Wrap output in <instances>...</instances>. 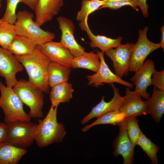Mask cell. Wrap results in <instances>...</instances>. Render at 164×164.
<instances>
[{"label":"cell","mask_w":164,"mask_h":164,"mask_svg":"<svg viewBox=\"0 0 164 164\" xmlns=\"http://www.w3.org/2000/svg\"><path fill=\"white\" fill-rule=\"evenodd\" d=\"M14 56L25 68L29 82L43 93H49L48 67L50 61L42 53L40 46L37 45L31 54Z\"/></svg>","instance_id":"obj_1"},{"label":"cell","mask_w":164,"mask_h":164,"mask_svg":"<svg viewBox=\"0 0 164 164\" xmlns=\"http://www.w3.org/2000/svg\"><path fill=\"white\" fill-rule=\"evenodd\" d=\"M58 107L51 105L46 117L43 120H38L35 141L39 148L46 147L54 143L61 142L66 135L64 126L57 121Z\"/></svg>","instance_id":"obj_2"},{"label":"cell","mask_w":164,"mask_h":164,"mask_svg":"<svg viewBox=\"0 0 164 164\" xmlns=\"http://www.w3.org/2000/svg\"><path fill=\"white\" fill-rule=\"evenodd\" d=\"M14 26L16 35L26 37L41 46L52 41L55 34L42 29L33 20L34 15L26 10L19 11Z\"/></svg>","instance_id":"obj_3"},{"label":"cell","mask_w":164,"mask_h":164,"mask_svg":"<svg viewBox=\"0 0 164 164\" xmlns=\"http://www.w3.org/2000/svg\"><path fill=\"white\" fill-rule=\"evenodd\" d=\"M0 108L3 110L6 124L18 121H30L24 111L23 103L12 88L5 86L0 80Z\"/></svg>","instance_id":"obj_4"},{"label":"cell","mask_w":164,"mask_h":164,"mask_svg":"<svg viewBox=\"0 0 164 164\" xmlns=\"http://www.w3.org/2000/svg\"><path fill=\"white\" fill-rule=\"evenodd\" d=\"M23 103L30 109L29 115L31 118H39L43 116V92L24 80L18 81L12 87Z\"/></svg>","instance_id":"obj_5"},{"label":"cell","mask_w":164,"mask_h":164,"mask_svg":"<svg viewBox=\"0 0 164 164\" xmlns=\"http://www.w3.org/2000/svg\"><path fill=\"white\" fill-rule=\"evenodd\" d=\"M7 124L8 132L5 142L25 149L32 145L35 140L36 124L30 121L18 120Z\"/></svg>","instance_id":"obj_6"},{"label":"cell","mask_w":164,"mask_h":164,"mask_svg":"<svg viewBox=\"0 0 164 164\" xmlns=\"http://www.w3.org/2000/svg\"><path fill=\"white\" fill-rule=\"evenodd\" d=\"M148 28L145 26L138 31L137 41L134 44L129 71L135 72L143 64L147 57L154 51L160 48L159 43L151 42L147 37Z\"/></svg>","instance_id":"obj_7"},{"label":"cell","mask_w":164,"mask_h":164,"mask_svg":"<svg viewBox=\"0 0 164 164\" xmlns=\"http://www.w3.org/2000/svg\"><path fill=\"white\" fill-rule=\"evenodd\" d=\"M134 44L128 42L121 44L115 49L111 48L104 52L113 62L115 74L121 79L128 75Z\"/></svg>","instance_id":"obj_8"},{"label":"cell","mask_w":164,"mask_h":164,"mask_svg":"<svg viewBox=\"0 0 164 164\" xmlns=\"http://www.w3.org/2000/svg\"><path fill=\"white\" fill-rule=\"evenodd\" d=\"M100 60V65L97 71L92 75H87L88 84L94 87L101 86L104 83L113 84L116 83L129 88L134 86L132 83L126 81L117 76L110 70L104 59V52L97 51Z\"/></svg>","instance_id":"obj_9"},{"label":"cell","mask_w":164,"mask_h":164,"mask_svg":"<svg viewBox=\"0 0 164 164\" xmlns=\"http://www.w3.org/2000/svg\"><path fill=\"white\" fill-rule=\"evenodd\" d=\"M23 68L13 54L0 46V76L5 79L6 86L13 87L18 81L16 77L17 73Z\"/></svg>","instance_id":"obj_10"},{"label":"cell","mask_w":164,"mask_h":164,"mask_svg":"<svg viewBox=\"0 0 164 164\" xmlns=\"http://www.w3.org/2000/svg\"><path fill=\"white\" fill-rule=\"evenodd\" d=\"M59 28L61 32L60 42L70 52L74 57L81 56L85 52V49L76 41L74 36L75 29L73 22L62 16L57 18Z\"/></svg>","instance_id":"obj_11"},{"label":"cell","mask_w":164,"mask_h":164,"mask_svg":"<svg viewBox=\"0 0 164 164\" xmlns=\"http://www.w3.org/2000/svg\"><path fill=\"white\" fill-rule=\"evenodd\" d=\"M114 96L108 102L104 100V96L102 97L100 102L93 107L90 112L83 117L81 121L82 125H84L94 118H97L102 115L109 112L119 110L124 100V97L120 95L119 89L114 84H111Z\"/></svg>","instance_id":"obj_12"},{"label":"cell","mask_w":164,"mask_h":164,"mask_svg":"<svg viewBox=\"0 0 164 164\" xmlns=\"http://www.w3.org/2000/svg\"><path fill=\"white\" fill-rule=\"evenodd\" d=\"M155 70L153 61L148 59L144 63L138 70L135 72L130 80L135 86V91H137L145 99L147 100L150 97L147 92V88L152 85L151 78Z\"/></svg>","instance_id":"obj_13"},{"label":"cell","mask_w":164,"mask_h":164,"mask_svg":"<svg viewBox=\"0 0 164 164\" xmlns=\"http://www.w3.org/2000/svg\"><path fill=\"white\" fill-rule=\"evenodd\" d=\"M119 132L114 141L113 155L117 157L122 156L124 164H132L133 162L134 148L128 135L126 128L125 118L118 125Z\"/></svg>","instance_id":"obj_14"},{"label":"cell","mask_w":164,"mask_h":164,"mask_svg":"<svg viewBox=\"0 0 164 164\" xmlns=\"http://www.w3.org/2000/svg\"><path fill=\"white\" fill-rule=\"evenodd\" d=\"M40 47L42 53L50 62L71 68L74 57L60 42L51 41Z\"/></svg>","instance_id":"obj_15"},{"label":"cell","mask_w":164,"mask_h":164,"mask_svg":"<svg viewBox=\"0 0 164 164\" xmlns=\"http://www.w3.org/2000/svg\"><path fill=\"white\" fill-rule=\"evenodd\" d=\"M125 93L124 101L119 110L125 118L147 114L145 101L137 91H132L126 87Z\"/></svg>","instance_id":"obj_16"},{"label":"cell","mask_w":164,"mask_h":164,"mask_svg":"<svg viewBox=\"0 0 164 164\" xmlns=\"http://www.w3.org/2000/svg\"><path fill=\"white\" fill-rule=\"evenodd\" d=\"M64 0H38L35 10V21L40 26L51 20L59 12Z\"/></svg>","instance_id":"obj_17"},{"label":"cell","mask_w":164,"mask_h":164,"mask_svg":"<svg viewBox=\"0 0 164 164\" xmlns=\"http://www.w3.org/2000/svg\"><path fill=\"white\" fill-rule=\"evenodd\" d=\"M87 19H86L80 22L79 25L81 30L86 32L91 40L90 45L92 48H98L104 52L121 44L122 39V37L121 36L116 39H112L104 36L94 35L88 25Z\"/></svg>","instance_id":"obj_18"},{"label":"cell","mask_w":164,"mask_h":164,"mask_svg":"<svg viewBox=\"0 0 164 164\" xmlns=\"http://www.w3.org/2000/svg\"><path fill=\"white\" fill-rule=\"evenodd\" d=\"M145 102L147 114L155 122H159L164 113V91L154 87L151 96Z\"/></svg>","instance_id":"obj_19"},{"label":"cell","mask_w":164,"mask_h":164,"mask_svg":"<svg viewBox=\"0 0 164 164\" xmlns=\"http://www.w3.org/2000/svg\"><path fill=\"white\" fill-rule=\"evenodd\" d=\"M27 152L5 142L0 143V164H17Z\"/></svg>","instance_id":"obj_20"},{"label":"cell","mask_w":164,"mask_h":164,"mask_svg":"<svg viewBox=\"0 0 164 164\" xmlns=\"http://www.w3.org/2000/svg\"><path fill=\"white\" fill-rule=\"evenodd\" d=\"M74 91L72 85L68 81L53 86L50 94L51 105L58 106L61 103L69 102L73 97Z\"/></svg>","instance_id":"obj_21"},{"label":"cell","mask_w":164,"mask_h":164,"mask_svg":"<svg viewBox=\"0 0 164 164\" xmlns=\"http://www.w3.org/2000/svg\"><path fill=\"white\" fill-rule=\"evenodd\" d=\"M37 45L25 36L16 35L8 50L14 55L24 56L32 53Z\"/></svg>","instance_id":"obj_22"},{"label":"cell","mask_w":164,"mask_h":164,"mask_svg":"<svg viewBox=\"0 0 164 164\" xmlns=\"http://www.w3.org/2000/svg\"><path fill=\"white\" fill-rule=\"evenodd\" d=\"M100 65V59L97 53L85 52L81 56L73 58L71 68L86 69L96 72L99 70Z\"/></svg>","instance_id":"obj_23"},{"label":"cell","mask_w":164,"mask_h":164,"mask_svg":"<svg viewBox=\"0 0 164 164\" xmlns=\"http://www.w3.org/2000/svg\"><path fill=\"white\" fill-rule=\"evenodd\" d=\"M70 67L50 62L48 67V83L50 87L68 81L71 72Z\"/></svg>","instance_id":"obj_24"},{"label":"cell","mask_w":164,"mask_h":164,"mask_svg":"<svg viewBox=\"0 0 164 164\" xmlns=\"http://www.w3.org/2000/svg\"><path fill=\"white\" fill-rule=\"evenodd\" d=\"M125 118L124 114L119 110L106 113L92 123L86 125L82 128L83 132H86L97 125L102 124H111L119 125Z\"/></svg>","instance_id":"obj_25"},{"label":"cell","mask_w":164,"mask_h":164,"mask_svg":"<svg viewBox=\"0 0 164 164\" xmlns=\"http://www.w3.org/2000/svg\"><path fill=\"white\" fill-rule=\"evenodd\" d=\"M137 145L139 146L143 151L147 154L152 164H158L157 153L159 147L148 138L142 131L139 136Z\"/></svg>","instance_id":"obj_26"},{"label":"cell","mask_w":164,"mask_h":164,"mask_svg":"<svg viewBox=\"0 0 164 164\" xmlns=\"http://www.w3.org/2000/svg\"><path fill=\"white\" fill-rule=\"evenodd\" d=\"M16 35L14 24L2 20L0 22V46L7 50Z\"/></svg>","instance_id":"obj_27"},{"label":"cell","mask_w":164,"mask_h":164,"mask_svg":"<svg viewBox=\"0 0 164 164\" xmlns=\"http://www.w3.org/2000/svg\"><path fill=\"white\" fill-rule=\"evenodd\" d=\"M104 0H82L80 10L78 12L77 20L80 22L88 19L89 15L102 6Z\"/></svg>","instance_id":"obj_28"},{"label":"cell","mask_w":164,"mask_h":164,"mask_svg":"<svg viewBox=\"0 0 164 164\" xmlns=\"http://www.w3.org/2000/svg\"><path fill=\"white\" fill-rule=\"evenodd\" d=\"M126 128L133 148L137 145L139 136L141 131L138 123L137 117L125 118Z\"/></svg>","instance_id":"obj_29"},{"label":"cell","mask_w":164,"mask_h":164,"mask_svg":"<svg viewBox=\"0 0 164 164\" xmlns=\"http://www.w3.org/2000/svg\"><path fill=\"white\" fill-rule=\"evenodd\" d=\"M23 0H7L6 10L3 17V20L8 23L14 24L17 20L16 12L17 6Z\"/></svg>","instance_id":"obj_30"},{"label":"cell","mask_w":164,"mask_h":164,"mask_svg":"<svg viewBox=\"0 0 164 164\" xmlns=\"http://www.w3.org/2000/svg\"><path fill=\"white\" fill-rule=\"evenodd\" d=\"M126 5L130 6L136 11L138 10L136 0H104V5L99 9L107 8L117 10Z\"/></svg>","instance_id":"obj_31"},{"label":"cell","mask_w":164,"mask_h":164,"mask_svg":"<svg viewBox=\"0 0 164 164\" xmlns=\"http://www.w3.org/2000/svg\"><path fill=\"white\" fill-rule=\"evenodd\" d=\"M152 85L157 89L164 91V70L159 71L155 70L151 78Z\"/></svg>","instance_id":"obj_32"},{"label":"cell","mask_w":164,"mask_h":164,"mask_svg":"<svg viewBox=\"0 0 164 164\" xmlns=\"http://www.w3.org/2000/svg\"><path fill=\"white\" fill-rule=\"evenodd\" d=\"M8 126L5 123L0 122V143L5 142L7 138Z\"/></svg>","instance_id":"obj_33"},{"label":"cell","mask_w":164,"mask_h":164,"mask_svg":"<svg viewBox=\"0 0 164 164\" xmlns=\"http://www.w3.org/2000/svg\"><path fill=\"white\" fill-rule=\"evenodd\" d=\"M138 6L140 9L143 15L145 18L149 16L148 5L147 0H136Z\"/></svg>","instance_id":"obj_34"},{"label":"cell","mask_w":164,"mask_h":164,"mask_svg":"<svg viewBox=\"0 0 164 164\" xmlns=\"http://www.w3.org/2000/svg\"><path fill=\"white\" fill-rule=\"evenodd\" d=\"M38 0H23V3L27 5L29 7L34 11H35Z\"/></svg>","instance_id":"obj_35"},{"label":"cell","mask_w":164,"mask_h":164,"mask_svg":"<svg viewBox=\"0 0 164 164\" xmlns=\"http://www.w3.org/2000/svg\"><path fill=\"white\" fill-rule=\"evenodd\" d=\"M161 32V38L160 42L159 43L160 48L162 49L163 52L164 50V26H162L160 29Z\"/></svg>","instance_id":"obj_36"},{"label":"cell","mask_w":164,"mask_h":164,"mask_svg":"<svg viewBox=\"0 0 164 164\" xmlns=\"http://www.w3.org/2000/svg\"><path fill=\"white\" fill-rule=\"evenodd\" d=\"M3 20L2 19H0V22H2Z\"/></svg>","instance_id":"obj_37"},{"label":"cell","mask_w":164,"mask_h":164,"mask_svg":"<svg viewBox=\"0 0 164 164\" xmlns=\"http://www.w3.org/2000/svg\"><path fill=\"white\" fill-rule=\"evenodd\" d=\"M0 6H1V5H0Z\"/></svg>","instance_id":"obj_38"}]
</instances>
